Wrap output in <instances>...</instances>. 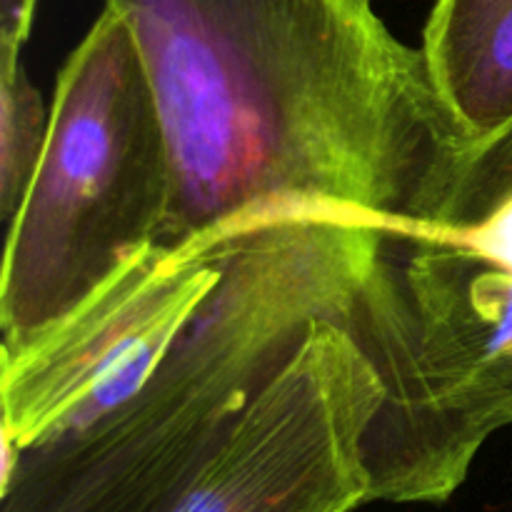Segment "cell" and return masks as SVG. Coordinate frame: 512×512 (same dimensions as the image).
Listing matches in <instances>:
<instances>
[{
  "mask_svg": "<svg viewBox=\"0 0 512 512\" xmlns=\"http://www.w3.org/2000/svg\"><path fill=\"white\" fill-rule=\"evenodd\" d=\"M128 23L168 140L178 248L283 210L453 225L475 150L373 0H103Z\"/></svg>",
  "mask_w": 512,
  "mask_h": 512,
  "instance_id": "obj_1",
  "label": "cell"
},
{
  "mask_svg": "<svg viewBox=\"0 0 512 512\" xmlns=\"http://www.w3.org/2000/svg\"><path fill=\"white\" fill-rule=\"evenodd\" d=\"M380 235L325 210L245 225L140 390L78 435L3 443L0 512H173L313 325L343 323Z\"/></svg>",
  "mask_w": 512,
  "mask_h": 512,
  "instance_id": "obj_2",
  "label": "cell"
},
{
  "mask_svg": "<svg viewBox=\"0 0 512 512\" xmlns=\"http://www.w3.org/2000/svg\"><path fill=\"white\" fill-rule=\"evenodd\" d=\"M343 328L383 383L368 500H450L512 425V190L458 228H383Z\"/></svg>",
  "mask_w": 512,
  "mask_h": 512,
  "instance_id": "obj_3",
  "label": "cell"
},
{
  "mask_svg": "<svg viewBox=\"0 0 512 512\" xmlns=\"http://www.w3.org/2000/svg\"><path fill=\"white\" fill-rule=\"evenodd\" d=\"M168 140L128 23L103 8L55 80L43 160L5 230L0 358L63 323L158 245Z\"/></svg>",
  "mask_w": 512,
  "mask_h": 512,
  "instance_id": "obj_4",
  "label": "cell"
},
{
  "mask_svg": "<svg viewBox=\"0 0 512 512\" xmlns=\"http://www.w3.org/2000/svg\"><path fill=\"white\" fill-rule=\"evenodd\" d=\"M243 228L153 245L38 343L0 358V443L25 450L78 435L140 390L215 288Z\"/></svg>",
  "mask_w": 512,
  "mask_h": 512,
  "instance_id": "obj_5",
  "label": "cell"
},
{
  "mask_svg": "<svg viewBox=\"0 0 512 512\" xmlns=\"http://www.w3.org/2000/svg\"><path fill=\"white\" fill-rule=\"evenodd\" d=\"M383 383L353 335L318 320L173 512H353Z\"/></svg>",
  "mask_w": 512,
  "mask_h": 512,
  "instance_id": "obj_6",
  "label": "cell"
},
{
  "mask_svg": "<svg viewBox=\"0 0 512 512\" xmlns=\"http://www.w3.org/2000/svg\"><path fill=\"white\" fill-rule=\"evenodd\" d=\"M420 48L475 153L512 128V0H435Z\"/></svg>",
  "mask_w": 512,
  "mask_h": 512,
  "instance_id": "obj_7",
  "label": "cell"
},
{
  "mask_svg": "<svg viewBox=\"0 0 512 512\" xmlns=\"http://www.w3.org/2000/svg\"><path fill=\"white\" fill-rule=\"evenodd\" d=\"M23 50H0V220L18 215L43 160L50 108L23 65Z\"/></svg>",
  "mask_w": 512,
  "mask_h": 512,
  "instance_id": "obj_8",
  "label": "cell"
},
{
  "mask_svg": "<svg viewBox=\"0 0 512 512\" xmlns=\"http://www.w3.org/2000/svg\"><path fill=\"white\" fill-rule=\"evenodd\" d=\"M512 190V128L488 143L470 160L468 173L460 183L453 208V225L458 228L473 220L493 200Z\"/></svg>",
  "mask_w": 512,
  "mask_h": 512,
  "instance_id": "obj_9",
  "label": "cell"
},
{
  "mask_svg": "<svg viewBox=\"0 0 512 512\" xmlns=\"http://www.w3.org/2000/svg\"><path fill=\"white\" fill-rule=\"evenodd\" d=\"M40 0H0V50H23Z\"/></svg>",
  "mask_w": 512,
  "mask_h": 512,
  "instance_id": "obj_10",
  "label": "cell"
}]
</instances>
